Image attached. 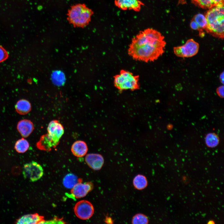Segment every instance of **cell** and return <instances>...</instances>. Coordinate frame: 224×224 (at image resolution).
Returning a JSON list of instances; mask_svg holds the SVG:
<instances>
[{
    "label": "cell",
    "mask_w": 224,
    "mask_h": 224,
    "mask_svg": "<svg viewBox=\"0 0 224 224\" xmlns=\"http://www.w3.org/2000/svg\"><path fill=\"white\" fill-rule=\"evenodd\" d=\"M199 44L193 39L188 40L183 45L174 47L175 54L177 56L183 58L193 57L198 52Z\"/></svg>",
    "instance_id": "6"
},
{
    "label": "cell",
    "mask_w": 224,
    "mask_h": 224,
    "mask_svg": "<svg viewBox=\"0 0 224 224\" xmlns=\"http://www.w3.org/2000/svg\"><path fill=\"white\" fill-rule=\"evenodd\" d=\"M113 78L114 86L119 92L128 90L133 91L140 89L139 75H134L128 71L121 69Z\"/></svg>",
    "instance_id": "3"
},
{
    "label": "cell",
    "mask_w": 224,
    "mask_h": 224,
    "mask_svg": "<svg viewBox=\"0 0 224 224\" xmlns=\"http://www.w3.org/2000/svg\"><path fill=\"white\" fill-rule=\"evenodd\" d=\"M17 129L21 136L24 138L28 137L34 129L33 123L30 120L24 119L18 123Z\"/></svg>",
    "instance_id": "13"
},
{
    "label": "cell",
    "mask_w": 224,
    "mask_h": 224,
    "mask_svg": "<svg viewBox=\"0 0 224 224\" xmlns=\"http://www.w3.org/2000/svg\"><path fill=\"white\" fill-rule=\"evenodd\" d=\"M93 188V184L91 182L82 183V181L77 183L72 189L71 193L76 198L84 197Z\"/></svg>",
    "instance_id": "8"
},
{
    "label": "cell",
    "mask_w": 224,
    "mask_h": 224,
    "mask_svg": "<svg viewBox=\"0 0 224 224\" xmlns=\"http://www.w3.org/2000/svg\"><path fill=\"white\" fill-rule=\"evenodd\" d=\"M224 72H222L219 76V79L221 83L223 84H224Z\"/></svg>",
    "instance_id": "29"
},
{
    "label": "cell",
    "mask_w": 224,
    "mask_h": 224,
    "mask_svg": "<svg viewBox=\"0 0 224 224\" xmlns=\"http://www.w3.org/2000/svg\"><path fill=\"white\" fill-rule=\"evenodd\" d=\"M114 4L120 9L139 12L144 4L139 0H115Z\"/></svg>",
    "instance_id": "9"
},
{
    "label": "cell",
    "mask_w": 224,
    "mask_h": 224,
    "mask_svg": "<svg viewBox=\"0 0 224 224\" xmlns=\"http://www.w3.org/2000/svg\"><path fill=\"white\" fill-rule=\"evenodd\" d=\"M51 78L53 84L56 86H61L65 84V76L64 72L60 70L53 71L51 74Z\"/></svg>",
    "instance_id": "18"
},
{
    "label": "cell",
    "mask_w": 224,
    "mask_h": 224,
    "mask_svg": "<svg viewBox=\"0 0 224 224\" xmlns=\"http://www.w3.org/2000/svg\"><path fill=\"white\" fill-rule=\"evenodd\" d=\"M58 143L47 133L41 137L36 144V146L40 150L49 151L53 148L55 147Z\"/></svg>",
    "instance_id": "12"
},
{
    "label": "cell",
    "mask_w": 224,
    "mask_h": 224,
    "mask_svg": "<svg viewBox=\"0 0 224 224\" xmlns=\"http://www.w3.org/2000/svg\"><path fill=\"white\" fill-rule=\"evenodd\" d=\"M74 213L77 217L82 220L91 217L94 212L92 204L86 200H81L77 203L74 208Z\"/></svg>",
    "instance_id": "7"
},
{
    "label": "cell",
    "mask_w": 224,
    "mask_h": 224,
    "mask_svg": "<svg viewBox=\"0 0 224 224\" xmlns=\"http://www.w3.org/2000/svg\"><path fill=\"white\" fill-rule=\"evenodd\" d=\"M16 111L18 114L25 115L28 113L31 110V106L30 103L26 99L18 100L15 106Z\"/></svg>",
    "instance_id": "17"
},
{
    "label": "cell",
    "mask_w": 224,
    "mask_h": 224,
    "mask_svg": "<svg viewBox=\"0 0 224 224\" xmlns=\"http://www.w3.org/2000/svg\"><path fill=\"white\" fill-rule=\"evenodd\" d=\"M149 222L147 217L142 213H138L132 218V223L133 224H147Z\"/></svg>",
    "instance_id": "24"
},
{
    "label": "cell",
    "mask_w": 224,
    "mask_h": 224,
    "mask_svg": "<svg viewBox=\"0 0 224 224\" xmlns=\"http://www.w3.org/2000/svg\"><path fill=\"white\" fill-rule=\"evenodd\" d=\"M93 12L85 5L78 4L73 7L68 13L70 22L73 25L82 26L90 21Z\"/></svg>",
    "instance_id": "4"
},
{
    "label": "cell",
    "mask_w": 224,
    "mask_h": 224,
    "mask_svg": "<svg viewBox=\"0 0 224 224\" xmlns=\"http://www.w3.org/2000/svg\"><path fill=\"white\" fill-rule=\"evenodd\" d=\"M71 150L74 155L77 157L84 156L88 151V147L86 143L81 140L77 141L72 145Z\"/></svg>",
    "instance_id": "15"
},
{
    "label": "cell",
    "mask_w": 224,
    "mask_h": 224,
    "mask_svg": "<svg viewBox=\"0 0 224 224\" xmlns=\"http://www.w3.org/2000/svg\"><path fill=\"white\" fill-rule=\"evenodd\" d=\"M224 88L223 85L218 87L216 90V92L217 95L221 97H224Z\"/></svg>",
    "instance_id": "26"
},
{
    "label": "cell",
    "mask_w": 224,
    "mask_h": 224,
    "mask_svg": "<svg viewBox=\"0 0 224 224\" xmlns=\"http://www.w3.org/2000/svg\"><path fill=\"white\" fill-rule=\"evenodd\" d=\"M44 217L37 213L27 214L20 217L16 221L17 224H42Z\"/></svg>",
    "instance_id": "14"
},
{
    "label": "cell",
    "mask_w": 224,
    "mask_h": 224,
    "mask_svg": "<svg viewBox=\"0 0 224 224\" xmlns=\"http://www.w3.org/2000/svg\"><path fill=\"white\" fill-rule=\"evenodd\" d=\"M104 222L107 224H112L113 223V221L112 218L107 215L105 218Z\"/></svg>",
    "instance_id": "28"
},
{
    "label": "cell",
    "mask_w": 224,
    "mask_h": 224,
    "mask_svg": "<svg viewBox=\"0 0 224 224\" xmlns=\"http://www.w3.org/2000/svg\"><path fill=\"white\" fill-rule=\"evenodd\" d=\"M8 57V52L3 47L0 45V63L6 60Z\"/></svg>",
    "instance_id": "25"
},
{
    "label": "cell",
    "mask_w": 224,
    "mask_h": 224,
    "mask_svg": "<svg viewBox=\"0 0 224 224\" xmlns=\"http://www.w3.org/2000/svg\"><path fill=\"white\" fill-rule=\"evenodd\" d=\"M208 224H214L215 223L213 221H209L208 223Z\"/></svg>",
    "instance_id": "30"
},
{
    "label": "cell",
    "mask_w": 224,
    "mask_h": 224,
    "mask_svg": "<svg viewBox=\"0 0 224 224\" xmlns=\"http://www.w3.org/2000/svg\"><path fill=\"white\" fill-rule=\"evenodd\" d=\"M190 26L191 28L194 30L199 31V28L196 22L193 19L192 20L190 23Z\"/></svg>",
    "instance_id": "27"
},
{
    "label": "cell",
    "mask_w": 224,
    "mask_h": 224,
    "mask_svg": "<svg viewBox=\"0 0 224 224\" xmlns=\"http://www.w3.org/2000/svg\"><path fill=\"white\" fill-rule=\"evenodd\" d=\"M81 181L75 175L69 173L64 176L63 182L65 188L72 189L77 183Z\"/></svg>",
    "instance_id": "20"
},
{
    "label": "cell",
    "mask_w": 224,
    "mask_h": 224,
    "mask_svg": "<svg viewBox=\"0 0 224 224\" xmlns=\"http://www.w3.org/2000/svg\"><path fill=\"white\" fill-rule=\"evenodd\" d=\"M164 39L159 32L152 28L141 31L132 39L128 54L136 61L154 62L165 52L166 42Z\"/></svg>",
    "instance_id": "1"
},
{
    "label": "cell",
    "mask_w": 224,
    "mask_h": 224,
    "mask_svg": "<svg viewBox=\"0 0 224 224\" xmlns=\"http://www.w3.org/2000/svg\"><path fill=\"white\" fill-rule=\"evenodd\" d=\"M85 161L90 167L96 170H100L104 162L102 155L97 153L87 154L85 158Z\"/></svg>",
    "instance_id": "11"
},
{
    "label": "cell",
    "mask_w": 224,
    "mask_h": 224,
    "mask_svg": "<svg viewBox=\"0 0 224 224\" xmlns=\"http://www.w3.org/2000/svg\"><path fill=\"white\" fill-rule=\"evenodd\" d=\"M196 22L199 28V35L203 37L205 34L203 30H205L207 23L205 16L202 14L198 13L196 15L193 19Z\"/></svg>",
    "instance_id": "19"
},
{
    "label": "cell",
    "mask_w": 224,
    "mask_h": 224,
    "mask_svg": "<svg viewBox=\"0 0 224 224\" xmlns=\"http://www.w3.org/2000/svg\"><path fill=\"white\" fill-rule=\"evenodd\" d=\"M195 5L203 9H210L224 4V0H191Z\"/></svg>",
    "instance_id": "16"
},
{
    "label": "cell",
    "mask_w": 224,
    "mask_h": 224,
    "mask_svg": "<svg viewBox=\"0 0 224 224\" xmlns=\"http://www.w3.org/2000/svg\"><path fill=\"white\" fill-rule=\"evenodd\" d=\"M47 130L49 135L55 141L59 142L64 132L61 124L57 120H52L49 123Z\"/></svg>",
    "instance_id": "10"
},
{
    "label": "cell",
    "mask_w": 224,
    "mask_h": 224,
    "mask_svg": "<svg viewBox=\"0 0 224 224\" xmlns=\"http://www.w3.org/2000/svg\"><path fill=\"white\" fill-rule=\"evenodd\" d=\"M205 142L208 146L213 147L218 144L219 139L218 136L215 133H209L206 137Z\"/></svg>",
    "instance_id": "23"
},
{
    "label": "cell",
    "mask_w": 224,
    "mask_h": 224,
    "mask_svg": "<svg viewBox=\"0 0 224 224\" xmlns=\"http://www.w3.org/2000/svg\"><path fill=\"white\" fill-rule=\"evenodd\" d=\"M29 147V144L28 141L24 138H22L16 142L14 148L18 152L23 153L28 150Z\"/></svg>",
    "instance_id": "22"
},
{
    "label": "cell",
    "mask_w": 224,
    "mask_h": 224,
    "mask_svg": "<svg viewBox=\"0 0 224 224\" xmlns=\"http://www.w3.org/2000/svg\"><path fill=\"white\" fill-rule=\"evenodd\" d=\"M205 16L207 23L205 30L213 36L223 39L224 37V4L209 9Z\"/></svg>",
    "instance_id": "2"
},
{
    "label": "cell",
    "mask_w": 224,
    "mask_h": 224,
    "mask_svg": "<svg viewBox=\"0 0 224 224\" xmlns=\"http://www.w3.org/2000/svg\"><path fill=\"white\" fill-rule=\"evenodd\" d=\"M148 184L147 179L144 175L138 174L136 175L133 180L134 187L138 190H142L146 188Z\"/></svg>",
    "instance_id": "21"
},
{
    "label": "cell",
    "mask_w": 224,
    "mask_h": 224,
    "mask_svg": "<svg viewBox=\"0 0 224 224\" xmlns=\"http://www.w3.org/2000/svg\"><path fill=\"white\" fill-rule=\"evenodd\" d=\"M22 174L24 178L34 182L40 179L43 176V169L37 162L32 161L24 165L22 167Z\"/></svg>",
    "instance_id": "5"
}]
</instances>
